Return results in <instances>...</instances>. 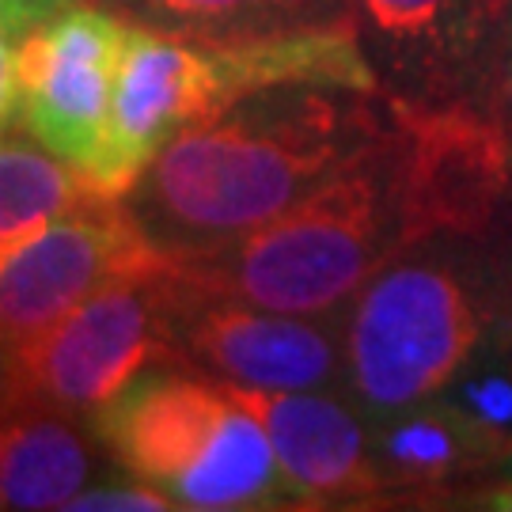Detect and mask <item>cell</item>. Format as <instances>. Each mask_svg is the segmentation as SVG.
I'll return each instance as SVG.
<instances>
[{"label": "cell", "instance_id": "13", "mask_svg": "<svg viewBox=\"0 0 512 512\" xmlns=\"http://www.w3.org/2000/svg\"><path fill=\"white\" fill-rule=\"evenodd\" d=\"M217 65L220 107L243 95L311 84V88H346V92H380V76L361 46V16L281 27L236 42H205Z\"/></svg>", "mask_w": 512, "mask_h": 512}, {"label": "cell", "instance_id": "12", "mask_svg": "<svg viewBox=\"0 0 512 512\" xmlns=\"http://www.w3.org/2000/svg\"><path fill=\"white\" fill-rule=\"evenodd\" d=\"M372 456L387 497H467L478 478L512 467V456L452 403L406 406L372 418Z\"/></svg>", "mask_w": 512, "mask_h": 512}, {"label": "cell", "instance_id": "15", "mask_svg": "<svg viewBox=\"0 0 512 512\" xmlns=\"http://www.w3.org/2000/svg\"><path fill=\"white\" fill-rule=\"evenodd\" d=\"M92 478V448L73 414L38 403L0 410V509H69Z\"/></svg>", "mask_w": 512, "mask_h": 512}, {"label": "cell", "instance_id": "11", "mask_svg": "<svg viewBox=\"0 0 512 512\" xmlns=\"http://www.w3.org/2000/svg\"><path fill=\"white\" fill-rule=\"evenodd\" d=\"M266 429L300 509L384 505V478L372 456V425L327 391H266L224 384Z\"/></svg>", "mask_w": 512, "mask_h": 512}, {"label": "cell", "instance_id": "16", "mask_svg": "<svg viewBox=\"0 0 512 512\" xmlns=\"http://www.w3.org/2000/svg\"><path fill=\"white\" fill-rule=\"evenodd\" d=\"M103 194L80 171L65 164L27 129L0 133V266L38 239L54 220Z\"/></svg>", "mask_w": 512, "mask_h": 512}, {"label": "cell", "instance_id": "4", "mask_svg": "<svg viewBox=\"0 0 512 512\" xmlns=\"http://www.w3.org/2000/svg\"><path fill=\"white\" fill-rule=\"evenodd\" d=\"M490 327L478 277L418 247L391 258L342 308L346 391L368 421L437 399Z\"/></svg>", "mask_w": 512, "mask_h": 512}, {"label": "cell", "instance_id": "5", "mask_svg": "<svg viewBox=\"0 0 512 512\" xmlns=\"http://www.w3.org/2000/svg\"><path fill=\"white\" fill-rule=\"evenodd\" d=\"M380 148L406 251L482 239L512 198V129L478 95L387 99Z\"/></svg>", "mask_w": 512, "mask_h": 512}, {"label": "cell", "instance_id": "22", "mask_svg": "<svg viewBox=\"0 0 512 512\" xmlns=\"http://www.w3.org/2000/svg\"><path fill=\"white\" fill-rule=\"evenodd\" d=\"M12 406V349L0 342V410Z\"/></svg>", "mask_w": 512, "mask_h": 512}, {"label": "cell", "instance_id": "19", "mask_svg": "<svg viewBox=\"0 0 512 512\" xmlns=\"http://www.w3.org/2000/svg\"><path fill=\"white\" fill-rule=\"evenodd\" d=\"M175 509L171 497L160 494L156 486L137 482L133 486H99V490H80L69 501V512H164Z\"/></svg>", "mask_w": 512, "mask_h": 512}, {"label": "cell", "instance_id": "23", "mask_svg": "<svg viewBox=\"0 0 512 512\" xmlns=\"http://www.w3.org/2000/svg\"><path fill=\"white\" fill-rule=\"evenodd\" d=\"M490 4H494V12H497V19H505V16H509L512 0H490Z\"/></svg>", "mask_w": 512, "mask_h": 512}, {"label": "cell", "instance_id": "17", "mask_svg": "<svg viewBox=\"0 0 512 512\" xmlns=\"http://www.w3.org/2000/svg\"><path fill=\"white\" fill-rule=\"evenodd\" d=\"M114 16L198 42H236L281 27L357 16L353 0H103Z\"/></svg>", "mask_w": 512, "mask_h": 512}, {"label": "cell", "instance_id": "7", "mask_svg": "<svg viewBox=\"0 0 512 512\" xmlns=\"http://www.w3.org/2000/svg\"><path fill=\"white\" fill-rule=\"evenodd\" d=\"M129 19L73 4L16 42L19 126L88 179L103 160Z\"/></svg>", "mask_w": 512, "mask_h": 512}, {"label": "cell", "instance_id": "6", "mask_svg": "<svg viewBox=\"0 0 512 512\" xmlns=\"http://www.w3.org/2000/svg\"><path fill=\"white\" fill-rule=\"evenodd\" d=\"M175 300V258L110 281L31 346L12 349V403L95 418L141 372L179 365Z\"/></svg>", "mask_w": 512, "mask_h": 512}, {"label": "cell", "instance_id": "21", "mask_svg": "<svg viewBox=\"0 0 512 512\" xmlns=\"http://www.w3.org/2000/svg\"><path fill=\"white\" fill-rule=\"evenodd\" d=\"M467 497H471V501H463V505H475V509H494V512H512V475L490 478V482L475 486Z\"/></svg>", "mask_w": 512, "mask_h": 512}, {"label": "cell", "instance_id": "3", "mask_svg": "<svg viewBox=\"0 0 512 512\" xmlns=\"http://www.w3.org/2000/svg\"><path fill=\"white\" fill-rule=\"evenodd\" d=\"M110 459L175 509L300 505L266 429L232 391L186 365H156L95 414Z\"/></svg>", "mask_w": 512, "mask_h": 512}, {"label": "cell", "instance_id": "14", "mask_svg": "<svg viewBox=\"0 0 512 512\" xmlns=\"http://www.w3.org/2000/svg\"><path fill=\"white\" fill-rule=\"evenodd\" d=\"M353 8L414 80L410 95L463 92L459 80L478 65L486 38L501 23L490 0H353Z\"/></svg>", "mask_w": 512, "mask_h": 512}, {"label": "cell", "instance_id": "1", "mask_svg": "<svg viewBox=\"0 0 512 512\" xmlns=\"http://www.w3.org/2000/svg\"><path fill=\"white\" fill-rule=\"evenodd\" d=\"M384 126L368 92L266 88L171 137L122 202L167 258L213 255L365 156Z\"/></svg>", "mask_w": 512, "mask_h": 512}, {"label": "cell", "instance_id": "9", "mask_svg": "<svg viewBox=\"0 0 512 512\" xmlns=\"http://www.w3.org/2000/svg\"><path fill=\"white\" fill-rule=\"evenodd\" d=\"M179 274V266H175ZM179 365L209 380L266 391H323L346 376L342 311L334 323L266 311L232 296L190 289L179 274L175 300Z\"/></svg>", "mask_w": 512, "mask_h": 512}, {"label": "cell", "instance_id": "10", "mask_svg": "<svg viewBox=\"0 0 512 512\" xmlns=\"http://www.w3.org/2000/svg\"><path fill=\"white\" fill-rule=\"evenodd\" d=\"M217 110V65L205 42L129 23L107 148L92 171V183L110 198H126V190L164 152L171 137Z\"/></svg>", "mask_w": 512, "mask_h": 512}, {"label": "cell", "instance_id": "8", "mask_svg": "<svg viewBox=\"0 0 512 512\" xmlns=\"http://www.w3.org/2000/svg\"><path fill=\"white\" fill-rule=\"evenodd\" d=\"M167 262L122 198L95 194L0 266V342L31 346L110 281Z\"/></svg>", "mask_w": 512, "mask_h": 512}, {"label": "cell", "instance_id": "18", "mask_svg": "<svg viewBox=\"0 0 512 512\" xmlns=\"http://www.w3.org/2000/svg\"><path fill=\"white\" fill-rule=\"evenodd\" d=\"M478 99L490 103V107L505 118V126L512 129V8L509 16L497 23L482 54H478Z\"/></svg>", "mask_w": 512, "mask_h": 512}, {"label": "cell", "instance_id": "2", "mask_svg": "<svg viewBox=\"0 0 512 512\" xmlns=\"http://www.w3.org/2000/svg\"><path fill=\"white\" fill-rule=\"evenodd\" d=\"M380 141L270 224L213 255L175 258L183 281L266 311L338 315L406 251Z\"/></svg>", "mask_w": 512, "mask_h": 512}, {"label": "cell", "instance_id": "20", "mask_svg": "<svg viewBox=\"0 0 512 512\" xmlns=\"http://www.w3.org/2000/svg\"><path fill=\"white\" fill-rule=\"evenodd\" d=\"M19 122V80H16V35L0 23V133Z\"/></svg>", "mask_w": 512, "mask_h": 512}]
</instances>
